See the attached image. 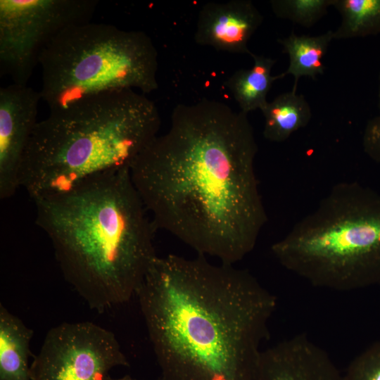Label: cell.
<instances>
[{
  "mask_svg": "<svg viewBox=\"0 0 380 380\" xmlns=\"http://www.w3.org/2000/svg\"><path fill=\"white\" fill-rule=\"evenodd\" d=\"M154 102L132 89L84 98L38 121L19 184L33 201L65 192L95 175L129 167L158 136Z\"/></svg>",
  "mask_w": 380,
  "mask_h": 380,
  "instance_id": "obj_4",
  "label": "cell"
},
{
  "mask_svg": "<svg viewBox=\"0 0 380 380\" xmlns=\"http://www.w3.org/2000/svg\"><path fill=\"white\" fill-rule=\"evenodd\" d=\"M265 118L263 136L272 142H283L310 122V106L302 94L291 90L277 96L260 109Z\"/></svg>",
  "mask_w": 380,
  "mask_h": 380,
  "instance_id": "obj_14",
  "label": "cell"
},
{
  "mask_svg": "<svg viewBox=\"0 0 380 380\" xmlns=\"http://www.w3.org/2000/svg\"><path fill=\"white\" fill-rule=\"evenodd\" d=\"M270 4L277 18L310 27L327 13L334 0H272Z\"/></svg>",
  "mask_w": 380,
  "mask_h": 380,
  "instance_id": "obj_17",
  "label": "cell"
},
{
  "mask_svg": "<svg viewBox=\"0 0 380 380\" xmlns=\"http://www.w3.org/2000/svg\"><path fill=\"white\" fill-rule=\"evenodd\" d=\"M96 0H0V72L27 84L44 49L64 30L91 22Z\"/></svg>",
  "mask_w": 380,
  "mask_h": 380,
  "instance_id": "obj_7",
  "label": "cell"
},
{
  "mask_svg": "<svg viewBox=\"0 0 380 380\" xmlns=\"http://www.w3.org/2000/svg\"><path fill=\"white\" fill-rule=\"evenodd\" d=\"M262 21L250 0L207 3L199 11L194 39L217 51L251 55L248 43Z\"/></svg>",
  "mask_w": 380,
  "mask_h": 380,
  "instance_id": "obj_10",
  "label": "cell"
},
{
  "mask_svg": "<svg viewBox=\"0 0 380 380\" xmlns=\"http://www.w3.org/2000/svg\"><path fill=\"white\" fill-rule=\"evenodd\" d=\"M112 331L91 322H63L46 333L30 365L31 380H104L128 367Z\"/></svg>",
  "mask_w": 380,
  "mask_h": 380,
  "instance_id": "obj_8",
  "label": "cell"
},
{
  "mask_svg": "<svg viewBox=\"0 0 380 380\" xmlns=\"http://www.w3.org/2000/svg\"><path fill=\"white\" fill-rule=\"evenodd\" d=\"M39 91L13 83L0 89V198L13 196L20 187V166L38 121Z\"/></svg>",
  "mask_w": 380,
  "mask_h": 380,
  "instance_id": "obj_9",
  "label": "cell"
},
{
  "mask_svg": "<svg viewBox=\"0 0 380 380\" xmlns=\"http://www.w3.org/2000/svg\"><path fill=\"white\" fill-rule=\"evenodd\" d=\"M247 115L206 99L178 104L167 132L130 166L156 229L229 265L254 249L267 221Z\"/></svg>",
  "mask_w": 380,
  "mask_h": 380,
  "instance_id": "obj_1",
  "label": "cell"
},
{
  "mask_svg": "<svg viewBox=\"0 0 380 380\" xmlns=\"http://www.w3.org/2000/svg\"><path fill=\"white\" fill-rule=\"evenodd\" d=\"M362 146L365 153L380 164V115L367 122L363 132Z\"/></svg>",
  "mask_w": 380,
  "mask_h": 380,
  "instance_id": "obj_19",
  "label": "cell"
},
{
  "mask_svg": "<svg viewBox=\"0 0 380 380\" xmlns=\"http://www.w3.org/2000/svg\"><path fill=\"white\" fill-rule=\"evenodd\" d=\"M271 252L314 287L380 286V194L357 182L336 184Z\"/></svg>",
  "mask_w": 380,
  "mask_h": 380,
  "instance_id": "obj_5",
  "label": "cell"
},
{
  "mask_svg": "<svg viewBox=\"0 0 380 380\" xmlns=\"http://www.w3.org/2000/svg\"><path fill=\"white\" fill-rule=\"evenodd\" d=\"M42 100L50 111L103 92L158 88V52L143 31L85 23L60 33L40 56Z\"/></svg>",
  "mask_w": 380,
  "mask_h": 380,
  "instance_id": "obj_6",
  "label": "cell"
},
{
  "mask_svg": "<svg viewBox=\"0 0 380 380\" xmlns=\"http://www.w3.org/2000/svg\"><path fill=\"white\" fill-rule=\"evenodd\" d=\"M341 22L334 39L375 35L380 32V0H334Z\"/></svg>",
  "mask_w": 380,
  "mask_h": 380,
  "instance_id": "obj_16",
  "label": "cell"
},
{
  "mask_svg": "<svg viewBox=\"0 0 380 380\" xmlns=\"http://www.w3.org/2000/svg\"><path fill=\"white\" fill-rule=\"evenodd\" d=\"M378 107L379 109L380 113V75H379V102H378ZM380 115V114H379Z\"/></svg>",
  "mask_w": 380,
  "mask_h": 380,
  "instance_id": "obj_21",
  "label": "cell"
},
{
  "mask_svg": "<svg viewBox=\"0 0 380 380\" xmlns=\"http://www.w3.org/2000/svg\"><path fill=\"white\" fill-rule=\"evenodd\" d=\"M104 380H139V379L132 378V376L129 375H126V376H124L123 377L118 378V379H113L110 376H108Z\"/></svg>",
  "mask_w": 380,
  "mask_h": 380,
  "instance_id": "obj_20",
  "label": "cell"
},
{
  "mask_svg": "<svg viewBox=\"0 0 380 380\" xmlns=\"http://www.w3.org/2000/svg\"><path fill=\"white\" fill-rule=\"evenodd\" d=\"M343 380H380V341L367 346L350 362Z\"/></svg>",
  "mask_w": 380,
  "mask_h": 380,
  "instance_id": "obj_18",
  "label": "cell"
},
{
  "mask_svg": "<svg viewBox=\"0 0 380 380\" xmlns=\"http://www.w3.org/2000/svg\"><path fill=\"white\" fill-rule=\"evenodd\" d=\"M136 296L158 380H255L277 300L248 270L156 256Z\"/></svg>",
  "mask_w": 380,
  "mask_h": 380,
  "instance_id": "obj_2",
  "label": "cell"
},
{
  "mask_svg": "<svg viewBox=\"0 0 380 380\" xmlns=\"http://www.w3.org/2000/svg\"><path fill=\"white\" fill-rule=\"evenodd\" d=\"M34 202L36 224L50 239L65 279L91 309L102 312L136 296L157 256L156 228L129 167Z\"/></svg>",
  "mask_w": 380,
  "mask_h": 380,
  "instance_id": "obj_3",
  "label": "cell"
},
{
  "mask_svg": "<svg viewBox=\"0 0 380 380\" xmlns=\"http://www.w3.org/2000/svg\"><path fill=\"white\" fill-rule=\"evenodd\" d=\"M255 380H343L327 353L304 334L263 349Z\"/></svg>",
  "mask_w": 380,
  "mask_h": 380,
  "instance_id": "obj_11",
  "label": "cell"
},
{
  "mask_svg": "<svg viewBox=\"0 0 380 380\" xmlns=\"http://www.w3.org/2000/svg\"><path fill=\"white\" fill-rule=\"evenodd\" d=\"M253 65L250 69L234 72L226 81V85L237 102L240 110L248 114L260 110L267 103V95L273 83L283 78V73L272 75L277 61L262 55L251 53Z\"/></svg>",
  "mask_w": 380,
  "mask_h": 380,
  "instance_id": "obj_13",
  "label": "cell"
},
{
  "mask_svg": "<svg viewBox=\"0 0 380 380\" xmlns=\"http://www.w3.org/2000/svg\"><path fill=\"white\" fill-rule=\"evenodd\" d=\"M332 39V30L317 36L297 35L293 30L288 37L277 40L283 46V52L289 58V67L282 73L284 77L288 75L294 77L293 91H297L301 77L315 80L318 75L324 74L322 59Z\"/></svg>",
  "mask_w": 380,
  "mask_h": 380,
  "instance_id": "obj_15",
  "label": "cell"
},
{
  "mask_svg": "<svg viewBox=\"0 0 380 380\" xmlns=\"http://www.w3.org/2000/svg\"><path fill=\"white\" fill-rule=\"evenodd\" d=\"M33 330L0 304V380H31Z\"/></svg>",
  "mask_w": 380,
  "mask_h": 380,
  "instance_id": "obj_12",
  "label": "cell"
}]
</instances>
